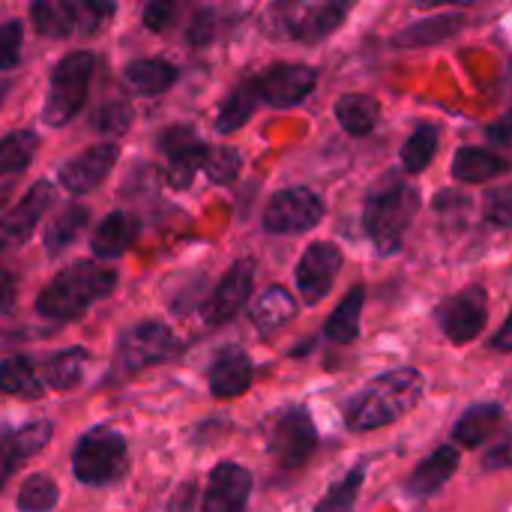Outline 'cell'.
<instances>
[{"mask_svg": "<svg viewBox=\"0 0 512 512\" xmlns=\"http://www.w3.org/2000/svg\"><path fill=\"white\" fill-rule=\"evenodd\" d=\"M177 351L174 333L159 321H141L126 330L117 342V366L126 372H138L156 363H165Z\"/></svg>", "mask_w": 512, "mask_h": 512, "instance_id": "ba28073f", "label": "cell"}, {"mask_svg": "<svg viewBox=\"0 0 512 512\" xmlns=\"http://www.w3.org/2000/svg\"><path fill=\"white\" fill-rule=\"evenodd\" d=\"M33 24L39 36L48 39H66V36H93L102 30V24L114 15L111 3H69V0H39L30 6Z\"/></svg>", "mask_w": 512, "mask_h": 512, "instance_id": "8992f818", "label": "cell"}, {"mask_svg": "<svg viewBox=\"0 0 512 512\" xmlns=\"http://www.w3.org/2000/svg\"><path fill=\"white\" fill-rule=\"evenodd\" d=\"M15 303V279L9 270L0 267V312H6Z\"/></svg>", "mask_w": 512, "mask_h": 512, "instance_id": "f6af8a7d", "label": "cell"}, {"mask_svg": "<svg viewBox=\"0 0 512 512\" xmlns=\"http://www.w3.org/2000/svg\"><path fill=\"white\" fill-rule=\"evenodd\" d=\"M87 219H90V210L81 207V204L66 207L60 216H54V219L45 225V237H42L45 252H48L51 258H57L60 252H66V249L78 240V234L87 228Z\"/></svg>", "mask_w": 512, "mask_h": 512, "instance_id": "f546056e", "label": "cell"}, {"mask_svg": "<svg viewBox=\"0 0 512 512\" xmlns=\"http://www.w3.org/2000/svg\"><path fill=\"white\" fill-rule=\"evenodd\" d=\"M126 84L138 96H159L177 81V66L168 60H132L123 72Z\"/></svg>", "mask_w": 512, "mask_h": 512, "instance_id": "7402d4cb", "label": "cell"}, {"mask_svg": "<svg viewBox=\"0 0 512 512\" xmlns=\"http://www.w3.org/2000/svg\"><path fill=\"white\" fill-rule=\"evenodd\" d=\"M0 99H3V87H0Z\"/></svg>", "mask_w": 512, "mask_h": 512, "instance_id": "681fc988", "label": "cell"}, {"mask_svg": "<svg viewBox=\"0 0 512 512\" xmlns=\"http://www.w3.org/2000/svg\"><path fill=\"white\" fill-rule=\"evenodd\" d=\"M381 117V105L375 96H366V93H348L336 102V120L345 132L351 135H369L375 129Z\"/></svg>", "mask_w": 512, "mask_h": 512, "instance_id": "4316f807", "label": "cell"}, {"mask_svg": "<svg viewBox=\"0 0 512 512\" xmlns=\"http://www.w3.org/2000/svg\"><path fill=\"white\" fill-rule=\"evenodd\" d=\"M489 138H495V141H510L512 138V111L507 117H501L495 126H489Z\"/></svg>", "mask_w": 512, "mask_h": 512, "instance_id": "7dc6e473", "label": "cell"}, {"mask_svg": "<svg viewBox=\"0 0 512 512\" xmlns=\"http://www.w3.org/2000/svg\"><path fill=\"white\" fill-rule=\"evenodd\" d=\"M420 210V192L411 183L387 180V186H378L366 198L363 225L369 240L378 246V252L390 255L402 246V237L411 225V219Z\"/></svg>", "mask_w": 512, "mask_h": 512, "instance_id": "3957f363", "label": "cell"}, {"mask_svg": "<svg viewBox=\"0 0 512 512\" xmlns=\"http://www.w3.org/2000/svg\"><path fill=\"white\" fill-rule=\"evenodd\" d=\"M339 270H342L339 246H333V243H312L303 252V258H300V264L294 270V279H297V288H300L303 300L309 306L321 303L330 294Z\"/></svg>", "mask_w": 512, "mask_h": 512, "instance_id": "30bf717a", "label": "cell"}, {"mask_svg": "<svg viewBox=\"0 0 512 512\" xmlns=\"http://www.w3.org/2000/svg\"><path fill=\"white\" fill-rule=\"evenodd\" d=\"M213 33H216V12H213V9H198V12L192 15L189 30H186L189 45L201 48V45H207V42L213 39Z\"/></svg>", "mask_w": 512, "mask_h": 512, "instance_id": "b9f144b4", "label": "cell"}, {"mask_svg": "<svg viewBox=\"0 0 512 512\" xmlns=\"http://www.w3.org/2000/svg\"><path fill=\"white\" fill-rule=\"evenodd\" d=\"M483 213H486V222H492L498 228H512V183L486 195Z\"/></svg>", "mask_w": 512, "mask_h": 512, "instance_id": "ab89813d", "label": "cell"}, {"mask_svg": "<svg viewBox=\"0 0 512 512\" xmlns=\"http://www.w3.org/2000/svg\"><path fill=\"white\" fill-rule=\"evenodd\" d=\"M129 123H132V108L126 105V102H105L99 111H96V117H93V126L102 132V135H123L126 129H129Z\"/></svg>", "mask_w": 512, "mask_h": 512, "instance_id": "74e56055", "label": "cell"}, {"mask_svg": "<svg viewBox=\"0 0 512 512\" xmlns=\"http://www.w3.org/2000/svg\"><path fill=\"white\" fill-rule=\"evenodd\" d=\"M192 144H198V135H195L192 126H171V129H165L159 135V150L168 153V156H174V153H180V150H186Z\"/></svg>", "mask_w": 512, "mask_h": 512, "instance_id": "7bdbcfd3", "label": "cell"}, {"mask_svg": "<svg viewBox=\"0 0 512 512\" xmlns=\"http://www.w3.org/2000/svg\"><path fill=\"white\" fill-rule=\"evenodd\" d=\"M51 201H54L51 183H45V180L33 183V186L24 192V198L0 219V246H3V249L21 246V243L33 234L36 222L45 216V210H48Z\"/></svg>", "mask_w": 512, "mask_h": 512, "instance_id": "5bb4252c", "label": "cell"}, {"mask_svg": "<svg viewBox=\"0 0 512 512\" xmlns=\"http://www.w3.org/2000/svg\"><path fill=\"white\" fill-rule=\"evenodd\" d=\"M507 159L483 150V147H462L453 156V177L462 183H486L492 177H501L507 171Z\"/></svg>", "mask_w": 512, "mask_h": 512, "instance_id": "603a6c76", "label": "cell"}, {"mask_svg": "<svg viewBox=\"0 0 512 512\" xmlns=\"http://www.w3.org/2000/svg\"><path fill=\"white\" fill-rule=\"evenodd\" d=\"M294 315H297V300H294L282 285L267 288V291L258 297V303L252 306V324H255L261 333H273V330L285 327Z\"/></svg>", "mask_w": 512, "mask_h": 512, "instance_id": "cb8c5ba5", "label": "cell"}, {"mask_svg": "<svg viewBox=\"0 0 512 512\" xmlns=\"http://www.w3.org/2000/svg\"><path fill=\"white\" fill-rule=\"evenodd\" d=\"M138 234H141V219L126 210H114L93 231L90 249L99 261H114L123 252H129V246L138 240Z\"/></svg>", "mask_w": 512, "mask_h": 512, "instance_id": "e0dca14e", "label": "cell"}, {"mask_svg": "<svg viewBox=\"0 0 512 512\" xmlns=\"http://www.w3.org/2000/svg\"><path fill=\"white\" fill-rule=\"evenodd\" d=\"M459 468V453L453 447H441L435 450L423 465H417V471L408 477V495L414 498H429L435 492H441L447 486V480L456 474Z\"/></svg>", "mask_w": 512, "mask_h": 512, "instance_id": "44dd1931", "label": "cell"}, {"mask_svg": "<svg viewBox=\"0 0 512 512\" xmlns=\"http://www.w3.org/2000/svg\"><path fill=\"white\" fill-rule=\"evenodd\" d=\"M21 42H24V30L21 21H6L0 24V69H12L21 57Z\"/></svg>", "mask_w": 512, "mask_h": 512, "instance_id": "60d3db41", "label": "cell"}, {"mask_svg": "<svg viewBox=\"0 0 512 512\" xmlns=\"http://www.w3.org/2000/svg\"><path fill=\"white\" fill-rule=\"evenodd\" d=\"M84 369H87V351H84V348H66V351L54 354V357L45 363L42 381H45L51 390H72V387L81 384Z\"/></svg>", "mask_w": 512, "mask_h": 512, "instance_id": "4dcf8cb0", "label": "cell"}, {"mask_svg": "<svg viewBox=\"0 0 512 512\" xmlns=\"http://www.w3.org/2000/svg\"><path fill=\"white\" fill-rule=\"evenodd\" d=\"M318 84V72L306 63H276L258 78V93L273 108H291L303 102Z\"/></svg>", "mask_w": 512, "mask_h": 512, "instance_id": "7c38bea8", "label": "cell"}, {"mask_svg": "<svg viewBox=\"0 0 512 512\" xmlns=\"http://www.w3.org/2000/svg\"><path fill=\"white\" fill-rule=\"evenodd\" d=\"M252 495V474L240 465L222 462L213 468L201 512H243Z\"/></svg>", "mask_w": 512, "mask_h": 512, "instance_id": "2e32d148", "label": "cell"}, {"mask_svg": "<svg viewBox=\"0 0 512 512\" xmlns=\"http://www.w3.org/2000/svg\"><path fill=\"white\" fill-rule=\"evenodd\" d=\"M261 102V93H258V81H243L240 87L231 90V96L225 99V105L219 108V120H216V132L222 135H231L237 129L246 126V120L255 114Z\"/></svg>", "mask_w": 512, "mask_h": 512, "instance_id": "f1b7e54d", "label": "cell"}, {"mask_svg": "<svg viewBox=\"0 0 512 512\" xmlns=\"http://www.w3.org/2000/svg\"><path fill=\"white\" fill-rule=\"evenodd\" d=\"M348 15V3H321V6H300L291 9V21H288V33L300 36L306 42H318L324 36H330L342 18Z\"/></svg>", "mask_w": 512, "mask_h": 512, "instance_id": "ffe728a7", "label": "cell"}, {"mask_svg": "<svg viewBox=\"0 0 512 512\" xmlns=\"http://www.w3.org/2000/svg\"><path fill=\"white\" fill-rule=\"evenodd\" d=\"M363 303H366V291L357 285L345 294V300L336 306V312L327 318L324 324V336L330 342L348 345L360 336V315H363Z\"/></svg>", "mask_w": 512, "mask_h": 512, "instance_id": "83f0119b", "label": "cell"}, {"mask_svg": "<svg viewBox=\"0 0 512 512\" xmlns=\"http://www.w3.org/2000/svg\"><path fill=\"white\" fill-rule=\"evenodd\" d=\"M60 489L48 474H33L18 492V512H48L57 507Z\"/></svg>", "mask_w": 512, "mask_h": 512, "instance_id": "e575fe53", "label": "cell"}, {"mask_svg": "<svg viewBox=\"0 0 512 512\" xmlns=\"http://www.w3.org/2000/svg\"><path fill=\"white\" fill-rule=\"evenodd\" d=\"M363 468H354L342 483H336L321 501L315 512H354V504H357V495H360V486H363Z\"/></svg>", "mask_w": 512, "mask_h": 512, "instance_id": "8d00e7d4", "label": "cell"}, {"mask_svg": "<svg viewBox=\"0 0 512 512\" xmlns=\"http://www.w3.org/2000/svg\"><path fill=\"white\" fill-rule=\"evenodd\" d=\"M126 468H129V453H126V441L120 432L108 426H96L78 438L75 453H72V474L78 483L111 486L123 480Z\"/></svg>", "mask_w": 512, "mask_h": 512, "instance_id": "277c9868", "label": "cell"}, {"mask_svg": "<svg viewBox=\"0 0 512 512\" xmlns=\"http://www.w3.org/2000/svg\"><path fill=\"white\" fill-rule=\"evenodd\" d=\"M324 219V201L318 192L297 186L276 192L264 210V228L273 234H303Z\"/></svg>", "mask_w": 512, "mask_h": 512, "instance_id": "52a82bcc", "label": "cell"}, {"mask_svg": "<svg viewBox=\"0 0 512 512\" xmlns=\"http://www.w3.org/2000/svg\"><path fill=\"white\" fill-rule=\"evenodd\" d=\"M252 282H255V264L252 261H237L225 279L216 285V291L210 294L207 306H204V321L207 324H225L231 321L249 300L252 294Z\"/></svg>", "mask_w": 512, "mask_h": 512, "instance_id": "9a60e30c", "label": "cell"}, {"mask_svg": "<svg viewBox=\"0 0 512 512\" xmlns=\"http://www.w3.org/2000/svg\"><path fill=\"white\" fill-rule=\"evenodd\" d=\"M0 393L18 399H39L45 393V381L27 357H9L0 363Z\"/></svg>", "mask_w": 512, "mask_h": 512, "instance_id": "484cf974", "label": "cell"}, {"mask_svg": "<svg viewBox=\"0 0 512 512\" xmlns=\"http://www.w3.org/2000/svg\"><path fill=\"white\" fill-rule=\"evenodd\" d=\"M252 384V360L240 348H225L210 366V393L216 399H237Z\"/></svg>", "mask_w": 512, "mask_h": 512, "instance_id": "ac0fdd59", "label": "cell"}, {"mask_svg": "<svg viewBox=\"0 0 512 512\" xmlns=\"http://www.w3.org/2000/svg\"><path fill=\"white\" fill-rule=\"evenodd\" d=\"M93 66L96 60L90 51H72L54 66L48 81V96L42 105V120L48 126H66L69 120L78 117V111L87 102Z\"/></svg>", "mask_w": 512, "mask_h": 512, "instance_id": "5b68a950", "label": "cell"}, {"mask_svg": "<svg viewBox=\"0 0 512 512\" xmlns=\"http://www.w3.org/2000/svg\"><path fill=\"white\" fill-rule=\"evenodd\" d=\"M6 480H9V471L0 468V492H3V486H6Z\"/></svg>", "mask_w": 512, "mask_h": 512, "instance_id": "c3c4849f", "label": "cell"}, {"mask_svg": "<svg viewBox=\"0 0 512 512\" xmlns=\"http://www.w3.org/2000/svg\"><path fill=\"white\" fill-rule=\"evenodd\" d=\"M204 171L213 183H231L240 174V153L231 147H216L207 153Z\"/></svg>", "mask_w": 512, "mask_h": 512, "instance_id": "f35d334b", "label": "cell"}, {"mask_svg": "<svg viewBox=\"0 0 512 512\" xmlns=\"http://www.w3.org/2000/svg\"><path fill=\"white\" fill-rule=\"evenodd\" d=\"M36 147H39V138L27 129L9 132L6 138H0V177L24 171L30 159L36 156Z\"/></svg>", "mask_w": 512, "mask_h": 512, "instance_id": "1f68e13d", "label": "cell"}, {"mask_svg": "<svg viewBox=\"0 0 512 512\" xmlns=\"http://www.w3.org/2000/svg\"><path fill=\"white\" fill-rule=\"evenodd\" d=\"M501 423H504V411L498 405H474L459 417L453 435L465 447H480L501 429Z\"/></svg>", "mask_w": 512, "mask_h": 512, "instance_id": "d4e9b609", "label": "cell"}, {"mask_svg": "<svg viewBox=\"0 0 512 512\" xmlns=\"http://www.w3.org/2000/svg\"><path fill=\"white\" fill-rule=\"evenodd\" d=\"M492 348H495V351H504V354H510L512 351V315L504 321V327L492 336Z\"/></svg>", "mask_w": 512, "mask_h": 512, "instance_id": "bcb514c9", "label": "cell"}, {"mask_svg": "<svg viewBox=\"0 0 512 512\" xmlns=\"http://www.w3.org/2000/svg\"><path fill=\"white\" fill-rule=\"evenodd\" d=\"M117 288V273L90 261H75L60 270L36 297V312L51 321H69L84 315L96 300L111 297Z\"/></svg>", "mask_w": 512, "mask_h": 512, "instance_id": "7a4b0ae2", "label": "cell"}, {"mask_svg": "<svg viewBox=\"0 0 512 512\" xmlns=\"http://www.w3.org/2000/svg\"><path fill=\"white\" fill-rule=\"evenodd\" d=\"M207 153H210V150L198 141V144H192V147H186V150L168 156V168H165L168 186H174V189H189L192 180H195V174L204 168Z\"/></svg>", "mask_w": 512, "mask_h": 512, "instance_id": "836d02e7", "label": "cell"}, {"mask_svg": "<svg viewBox=\"0 0 512 512\" xmlns=\"http://www.w3.org/2000/svg\"><path fill=\"white\" fill-rule=\"evenodd\" d=\"M435 150H438V129L435 126H417V132H411V138L402 147L405 171H411V174L423 171L432 162Z\"/></svg>", "mask_w": 512, "mask_h": 512, "instance_id": "d590c367", "label": "cell"}, {"mask_svg": "<svg viewBox=\"0 0 512 512\" xmlns=\"http://www.w3.org/2000/svg\"><path fill=\"white\" fill-rule=\"evenodd\" d=\"M423 375L417 369H396L363 387L345 405V423L354 432H369L405 417L423 399Z\"/></svg>", "mask_w": 512, "mask_h": 512, "instance_id": "6da1fadb", "label": "cell"}, {"mask_svg": "<svg viewBox=\"0 0 512 512\" xmlns=\"http://www.w3.org/2000/svg\"><path fill=\"white\" fill-rule=\"evenodd\" d=\"M315 447H318V435L306 411L288 408L285 414L276 417L270 432V453L282 468H300Z\"/></svg>", "mask_w": 512, "mask_h": 512, "instance_id": "9c48e42d", "label": "cell"}, {"mask_svg": "<svg viewBox=\"0 0 512 512\" xmlns=\"http://www.w3.org/2000/svg\"><path fill=\"white\" fill-rule=\"evenodd\" d=\"M51 441V423H27L21 429L0 426V468L15 471L21 462L36 456Z\"/></svg>", "mask_w": 512, "mask_h": 512, "instance_id": "d6986e66", "label": "cell"}, {"mask_svg": "<svg viewBox=\"0 0 512 512\" xmlns=\"http://www.w3.org/2000/svg\"><path fill=\"white\" fill-rule=\"evenodd\" d=\"M486 315H489V297L483 288H468L450 297L447 303H441L438 309V321L444 333L450 336V342L456 345L474 342L486 327Z\"/></svg>", "mask_w": 512, "mask_h": 512, "instance_id": "8fae6325", "label": "cell"}, {"mask_svg": "<svg viewBox=\"0 0 512 512\" xmlns=\"http://www.w3.org/2000/svg\"><path fill=\"white\" fill-rule=\"evenodd\" d=\"M174 15H177V6H174V3L156 0V3H147V9H144V24H147V30L162 33V30H168V27L174 24Z\"/></svg>", "mask_w": 512, "mask_h": 512, "instance_id": "ee69618b", "label": "cell"}, {"mask_svg": "<svg viewBox=\"0 0 512 512\" xmlns=\"http://www.w3.org/2000/svg\"><path fill=\"white\" fill-rule=\"evenodd\" d=\"M462 24H465L462 15H441V18L417 21V24H411L408 30H402L396 36V45H432V42H441V39L453 36Z\"/></svg>", "mask_w": 512, "mask_h": 512, "instance_id": "d6a6232c", "label": "cell"}, {"mask_svg": "<svg viewBox=\"0 0 512 512\" xmlns=\"http://www.w3.org/2000/svg\"><path fill=\"white\" fill-rule=\"evenodd\" d=\"M114 165H117V144H111V141L96 144L60 168V186L72 195H87L105 183V177L111 174Z\"/></svg>", "mask_w": 512, "mask_h": 512, "instance_id": "4fadbf2b", "label": "cell"}]
</instances>
